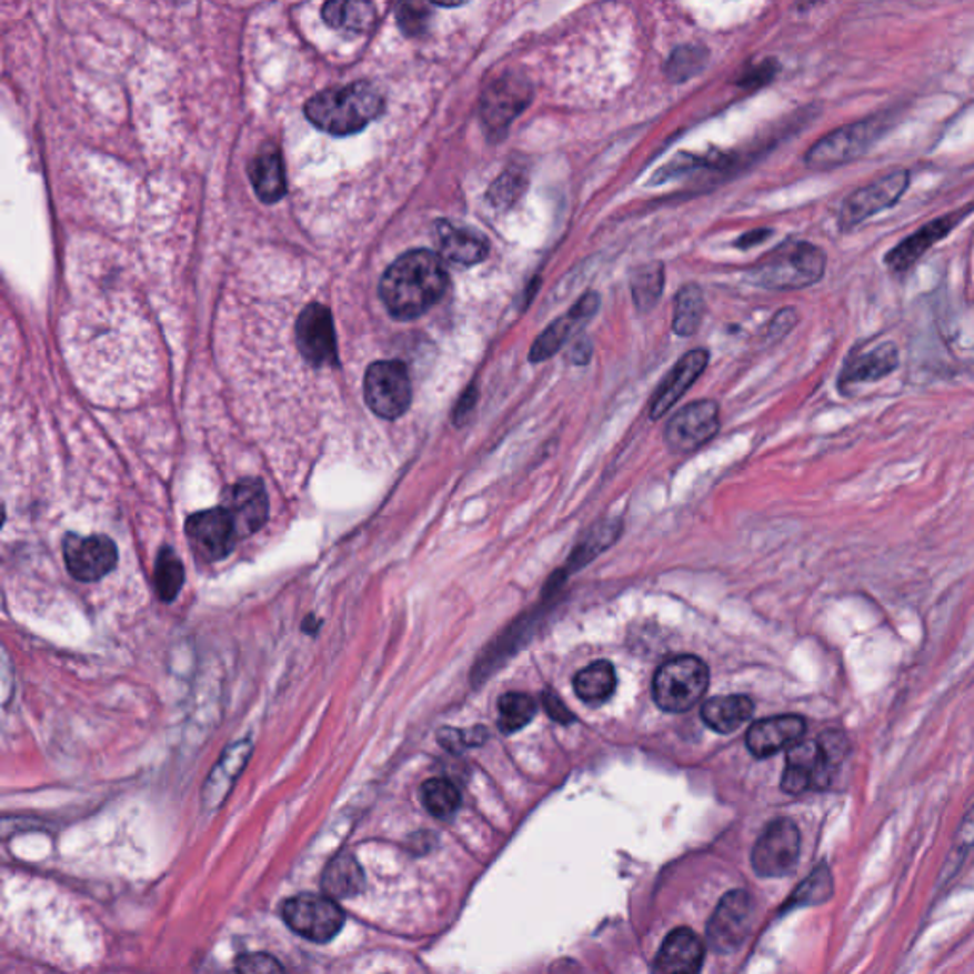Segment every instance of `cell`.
<instances>
[{
    "label": "cell",
    "instance_id": "7dc6e473",
    "mask_svg": "<svg viewBox=\"0 0 974 974\" xmlns=\"http://www.w3.org/2000/svg\"><path fill=\"white\" fill-rule=\"evenodd\" d=\"M776 69H779V66H776L775 61H765L763 66L756 67L752 73L746 74L743 84H749V87L765 84V82H770L775 77Z\"/></svg>",
    "mask_w": 974,
    "mask_h": 974
},
{
    "label": "cell",
    "instance_id": "277c9868",
    "mask_svg": "<svg viewBox=\"0 0 974 974\" xmlns=\"http://www.w3.org/2000/svg\"><path fill=\"white\" fill-rule=\"evenodd\" d=\"M851 744L842 731H826L815 741H800L789 749L781 789L790 795L805 794L809 790L829 789L847 757Z\"/></svg>",
    "mask_w": 974,
    "mask_h": 974
},
{
    "label": "cell",
    "instance_id": "4316f807",
    "mask_svg": "<svg viewBox=\"0 0 974 974\" xmlns=\"http://www.w3.org/2000/svg\"><path fill=\"white\" fill-rule=\"evenodd\" d=\"M752 714H754V703L750 696L744 695L714 696L701 709V717L710 730L725 735L743 727Z\"/></svg>",
    "mask_w": 974,
    "mask_h": 974
},
{
    "label": "cell",
    "instance_id": "74e56055",
    "mask_svg": "<svg viewBox=\"0 0 974 974\" xmlns=\"http://www.w3.org/2000/svg\"><path fill=\"white\" fill-rule=\"evenodd\" d=\"M432 0H398L396 21L402 33L419 37L429 29L431 23Z\"/></svg>",
    "mask_w": 974,
    "mask_h": 974
},
{
    "label": "cell",
    "instance_id": "83f0119b",
    "mask_svg": "<svg viewBox=\"0 0 974 974\" xmlns=\"http://www.w3.org/2000/svg\"><path fill=\"white\" fill-rule=\"evenodd\" d=\"M375 18L372 0H328L322 8L325 26L338 31L368 33L375 26Z\"/></svg>",
    "mask_w": 974,
    "mask_h": 974
},
{
    "label": "cell",
    "instance_id": "ffe728a7",
    "mask_svg": "<svg viewBox=\"0 0 974 974\" xmlns=\"http://www.w3.org/2000/svg\"><path fill=\"white\" fill-rule=\"evenodd\" d=\"M598 309H600V295L596 292L584 293L583 298L579 299L578 303L573 305V309L565 317L558 319L556 322H552L535 339V343H533L530 351L531 362L538 364V362L551 359L554 352L560 351L568 343L570 335L578 332L579 328H583L596 314Z\"/></svg>",
    "mask_w": 974,
    "mask_h": 974
},
{
    "label": "cell",
    "instance_id": "f907efd6",
    "mask_svg": "<svg viewBox=\"0 0 974 974\" xmlns=\"http://www.w3.org/2000/svg\"><path fill=\"white\" fill-rule=\"evenodd\" d=\"M432 2H434V4H438V7L455 8L461 7V4H464V2H469V0H432Z\"/></svg>",
    "mask_w": 974,
    "mask_h": 974
},
{
    "label": "cell",
    "instance_id": "9a60e30c",
    "mask_svg": "<svg viewBox=\"0 0 974 974\" xmlns=\"http://www.w3.org/2000/svg\"><path fill=\"white\" fill-rule=\"evenodd\" d=\"M752 923V898L746 891H731L717 904L706 925L710 948L731 952L743 944Z\"/></svg>",
    "mask_w": 974,
    "mask_h": 974
},
{
    "label": "cell",
    "instance_id": "d4e9b609",
    "mask_svg": "<svg viewBox=\"0 0 974 974\" xmlns=\"http://www.w3.org/2000/svg\"><path fill=\"white\" fill-rule=\"evenodd\" d=\"M250 756H252L250 741H240L225 750V754L213 767L202 790V803L205 809H218L225 802L227 795L231 794L232 784L239 779Z\"/></svg>",
    "mask_w": 974,
    "mask_h": 974
},
{
    "label": "cell",
    "instance_id": "f35d334b",
    "mask_svg": "<svg viewBox=\"0 0 974 974\" xmlns=\"http://www.w3.org/2000/svg\"><path fill=\"white\" fill-rule=\"evenodd\" d=\"M619 533H621V522L598 524L594 530L590 531L589 538L584 539V543L579 546L573 560H579L581 564L589 562L590 558L596 556L598 552L605 551L611 543H615Z\"/></svg>",
    "mask_w": 974,
    "mask_h": 974
},
{
    "label": "cell",
    "instance_id": "f6af8a7d",
    "mask_svg": "<svg viewBox=\"0 0 974 974\" xmlns=\"http://www.w3.org/2000/svg\"><path fill=\"white\" fill-rule=\"evenodd\" d=\"M955 843L962 849L963 853L974 847V805L968 809L967 815L963 816L962 824L955 834Z\"/></svg>",
    "mask_w": 974,
    "mask_h": 974
},
{
    "label": "cell",
    "instance_id": "ab89813d",
    "mask_svg": "<svg viewBox=\"0 0 974 974\" xmlns=\"http://www.w3.org/2000/svg\"><path fill=\"white\" fill-rule=\"evenodd\" d=\"M704 60H706V52L701 48H680L672 53L666 71L672 80L690 79L696 71L703 69Z\"/></svg>",
    "mask_w": 974,
    "mask_h": 974
},
{
    "label": "cell",
    "instance_id": "c3c4849f",
    "mask_svg": "<svg viewBox=\"0 0 974 974\" xmlns=\"http://www.w3.org/2000/svg\"><path fill=\"white\" fill-rule=\"evenodd\" d=\"M590 357H592V343H590L589 339H579V341H575L573 347H571L570 360L573 364H589Z\"/></svg>",
    "mask_w": 974,
    "mask_h": 974
},
{
    "label": "cell",
    "instance_id": "5b68a950",
    "mask_svg": "<svg viewBox=\"0 0 974 974\" xmlns=\"http://www.w3.org/2000/svg\"><path fill=\"white\" fill-rule=\"evenodd\" d=\"M896 124L895 111H882L826 133L805 154L813 170H832L861 159Z\"/></svg>",
    "mask_w": 974,
    "mask_h": 974
},
{
    "label": "cell",
    "instance_id": "5bb4252c",
    "mask_svg": "<svg viewBox=\"0 0 974 974\" xmlns=\"http://www.w3.org/2000/svg\"><path fill=\"white\" fill-rule=\"evenodd\" d=\"M63 558L69 573L82 583H96L109 575L119 562L117 544L106 535H67L63 541Z\"/></svg>",
    "mask_w": 974,
    "mask_h": 974
},
{
    "label": "cell",
    "instance_id": "f1b7e54d",
    "mask_svg": "<svg viewBox=\"0 0 974 974\" xmlns=\"http://www.w3.org/2000/svg\"><path fill=\"white\" fill-rule=\"evenodd\" d=\"M364 872L360 868L359 861L349 853L335 856L322 875L325 895L332 896L335 901L360 895L364 891Z\"/></svg>",
    "mask_w": 974,
    "mask_h": 974
},
{
    "label": "cell",
    "instance_id": "60d3db41",
    "mask_svg": "<svg viewBox=\"0 0 974 974\" xmlns=\"http://www.w3.org/2000/svg\"><path fill=\"white\" fill-rule=\"evenodd\" d=\"M485 736L488 733H485L484 727H476L472 731L442 730L438 733V741L445 750L461 752V750L471 749V746H480L484 743Z\"/></svg>",
    "mask_w": 974,
    "mask_h": 974
},
{
    "label": "cell",
    "instance_id": "bcb514c9",
    "mask_svg": "<svg viewBox=\"0 0 974 974\" xmlns=\"http://www.w3.org/2000/svg\"><path fill=\"white\" fill-rule=\"evenodd\" d=\"M543 706L549 712V716L552 720H556V722L570 723L573 720V714H571L570 710L565 709V704L556 695L549 693V691L543 695Z\"/></svg>",
    "mask_w": 974,
    "mask_h": 974
},
{
    "label": "cell",
    "instance_id": "4dcf8cb0",
    "mask_svg": "<svg viewBox=\"0 0 974 974\" xmlns=\"http://www.w3.org/2000/svg\"><path fill=\"white\" fill-rule=\"evenodd\" d=\"M704 319L703 290L696 284H685L676 293L674 301V322L672 328L677 335L690 338L696 333Z\"/></svg>",
    "mask_w": 974,
    "mask_h": 974
},
{
    "label": "cell",
    "instance_id": "30bf717a",
    "mask_svg": "<svg viewBox=\"0 0 974 974\" xmlns=\"http://www.w3.org/2000/svg\"><path fill=\"white\" fill-rule=\"evenodd\" d=\"M802 853V834L794 821L776 819L752 849V868L760 877H784L795 868Z\"/></svg>",
    "mask_w": 974,
    "mask_h": 974
},
{
    "label": "cell",
    "instance_id": "d590c367",
    "mask_svg": "<svg viewBox=\"0 0 974 974\" xmlns=\"http://www.w3.org/2000/svg\"><path fill=\"white\" fill-rule=\"evenodd\" d=\"M834 891L832 872L826 864H821L800 887L795 888L794 895L790 896L789 908L819 906L822 902H829L834 896Z\"/></svg>",
    "mask_w": 974,
    "mask_h": 974
},
{
    "label": "cell",
    "instance_id": "ee69618b",
    "mask_svg": "<svg viewBox=\"0 0 974 974\" xmlns=\"http://www.w3.org/2000/svg\"><path fill=\"white\" fill-rule=\"evenodd\" d=\"M478 394L480 392H478L476 383H472V385L466 386V391L459 398L458 405L453 410V423L458 424V426L466 423L469 418H471V413L478 404Z\"/></svg>",
    "mask_w": 974,
    "mask_h": 974
},
{
    "label": "cell",
    "instance_id": "b9f144b4",
    "mask_svg": "<svg viewBox=\"0 0 974 974\" xmlns=\"http://www.w3.org/2000/svg\"><path fill=\"white\" fill-rule=\"evenodd\" d=\"M234 968L240 973H274V971L280 973V971H284L277 957L267 954L240 955Z\"/></svg>",
    "mask_w": 974,
    "mask_h": 974
},
{
    "label": "cell",
    "instance_id": "6da1fadb",
    "mask_svg": "<svg viewBox=\"0 0 974 974\" xmlns=\"http://www.w3.org/2000/svg\"><path fill=\"white\" fill-rule=\"evenodd\" d=\"M448 271L438 253L413 250L386 269L379 295L398 320H413L431 311L448 290Z\"/></svg>",
    "mask_w": 974,
    "mask_h": 974
},
{
    "label": "cell",
    "instance_id": "7bdbcfd3",
    "mask_svg": "<svg viewBox=\"0 0 974 974\" xmlns=\"http://www.w3.org/2000/svg\"><path fill=\"white\" fill-rule=\"evenodd\" d=\"M797 322H800V314H797L794 307L781 309V311L776 312L775 317H773L770 325H767V339L773 341V343H775V341H781L782 338H786V335L794 330Z\"/></svg>",
    "mask_w": 974,
    "mask_h": 974
},
{
    "label": "cell",
    "instance_id": "3957f363",
    "mask_svg": "<svg viewBox=\"0 0 974 974\" xmlns=\"http://www.w3.org/2000/svg\"><path fill=\"white\" fill-rule=\"evenodd\" d=\"M829 255L807 240H786L746 272V279L770 292H794L821 282Z\"/></svg>",
    "mask_w": 974,
    "mask_h": 974
},
{
    "label": "cell",
    "instance_id": "4fadbf2b",
    "mask_svg": "<svg viewBox=\"0 0 974 974\" xmlns=\"http://www.w3.org/2000/svg\"><path fill=\"white\" fill-rule=\"evenodd\" d=\"M720 431V405L714 400H696L674 413L666 424V444L674 453H691Z\"/></svg>",
    "mask_w": 974,
    "mask_h": 974
},
{
    "label": "cell",
    "instance_id": "e0dca14e",
    "mask_svg": "<svg viewBox=\"0 0 974 974\" xmlns=\"http://www.w3.org/2000/svg\"><path fill=\"white\" fill-rule=\"evenodd\" d=\"M295 339L301 354L312 365H332L338 360V343L332 312L324 305L307 307L295 325Z\"/></svg>",
    "mask_w": 974,
    "mask_h": 974
},
{
    "label": "cell",
    "instance_id": "7a4b0ae2",
    "mask_svg": "<svg viewBox=\"0 0 974 974\" xmlns=\"http://www.w3.org/2000/svg\"><path fill=\"white\" fill-rule=\"evenodd\" d=\"M385 109V100L372 82L359 80L333 88L307 101L305 114L314 127L330 135L345 138L364 130Z\"/></svg>",
    "mask_w": 974,
    "mask_h": 974
},
{
    "label": "cell",
    "instance_id": "603a6c76",
    "mask_svg": "<svg viewBox=\"0 0 974 974\" xmlns=\"http://www.w3.org/2000/svg\"><path fill=\"white\" fill-rule=\"evenodd\" d=\"M704 962V944L691 928L672 931L655 957V973H696Z\"/></svg>",
    "mask_w": 974,
    "mask_h": 974
},
{
    "label": "cell",
    "instance_id": "836d02e7",
    "mask_svg": "<svg viewBox=\"0 0 974 974\" xmlns=\"http://www.w3.org/2000/svg\"><path fill=\"white\" fill-rule=\"evenodd\" d=\"M421 802L432 816L451 819L461 807V794L448 779H431L421 786Z\"/></svg>",
    "mask_w": 974,
    "mask_h": 974
},
{
    "label": "cell",
    "instance_id": "7402d4cb",
    "mask_svg": "<svg viewBox=\"0 0 974 974\" xmlns=\"http://www.w3.org/2000/svg\"><path fill=\"white\" fill-rule=\"evenodd\" d=\"M898 364H901L898 347L893 341H885L868 351L851 354L843 365L837 385L840 389H847L849 385L877 383L895 372Z\"/></svg>",
    "mask_w": 974,
    "mask_h": 974
},
{
    "label": "cell",
    "instance_id": "1f68e13d",
    "mask_svg": "<svg viewBox=\"0 0 974 974\" xmlns=\"http://www.w3.org/2000/svg\"><path fill=\"white\" fill-rule=\"evenodd\" d=\"M664 290L663 263H647L637 267L630 279V292L637 311L650 312L659 303Z\"/></svg>",
    "mask_w": 974,
    "mask_h": 974
},
{
    "label": "cell",
    "instance_id": "d6986e66",
    "mask_svg": "<svg viewBox=\"0 0 974 974\" xmlns=\"http://www.w3.org/2000/svg\"><path fill=\"white\" fill-rule=\"evenodd\" d=\"M239 528L240 538H248L265 524L269 516V498L259 480H242L227 488L223 504Z\"/></svg>",
    "mask_w": 974,
    "mask_h": 974
},
{
    "label": "cell",
    "instance_id": "7c38bea8",
    "mask_svg": "<svg viewBox=\"0 0 974 974\" xmlns=\"http://www.w3.org/2000/svg\"><path fill=\"white\" fill-rule=\"evenodd\" d=\"M974 213V202H968L960 210L944 213L941 218L928 221L925 225L920 227L917 231L912 232L910 237L901 240L898 244L885 255V265L895 274H904L925 255V253L935 248L938 242L946 239L948 234L962 225L963 221Z\"/></svg>",
    "mask_w": 974,
    "mask_h": 974
},
{
    "label": "cell",
    "instance_id": "ac0fdd59",
    "mask_svg": "<svg viewBox=\"0 0 974 974\" xmlns=\"http://www.w3.org/2000/svg\"><path fill=\"white\" fill-rule=\"evenodd\" d=\"M807 723L802 716L784 714V716L765 717L752 723L746 731V746L752 756H775L782 750H789L803 741Z\"/></svg>",
    "mask_w": 974,
    "mask_h": 974
},
{
    "label": "cell",
    "instance_id": "9c48e42d",
    "mask_svg": "<svg viewBox=\"0 0 974 974\" xmlns=\"http://www.w3.org/2000/svg\"><path fill=\"white\" fill-rule=\"evenodd\" d=\"M364 398L365 404L379 418H402L411 404L408 368L398 360H383L370 365L364 378Z\"/></svg>",
    "mask_w": 974,
    "mask_h": 974
},
{
    "label": "cell",
    "instance_id": "44dd1931",
    "mask_svg": "<svg viewBox=\"0 0 974 974\" xmlns=\"http://www.w3.org/2000/svg\"><path fill=\"white\" fill-rule=\"evenodd\" d=\"M706 365H709V352L704 349L687 352L670 370L666 379L651 398L650 418L656 421V419L663 418L664 413H669L670 408L676 404L677 400L690 391V386L695 383L696 379L703 375Z\"/></svg>",
    "mask_w": 974,
    "mask_h": 974
},
{
    "label": "cell",
    "instance_id": "ba28073f",
    "mask_svg": "<svg viewBox=\"0 0 974 974\" xmlns=\"http://www.w3.org/2000/svg\"><path fill=\"white\" fill-rule=\"evenodd\" d=\"M912 173L910 170H895L883 178L872 181L868 185L856 189L843 200L837 225L843 232L853 231L875 213L888 210L908 191Z\"/></svg>",
    "mask_w": 974,
    "mask_h": 974
},
{
    "label": "cell",
    "instance_id": "484cf974",
    "mask_svg": "<svg viewBox=\"0 0 974 974\" xmlns=\"http://www.w3.org/2000/svg\"><path fill=\"white\" fill-rule=\"evenodd\" d=\"M253 191L259 199L272 204L279 202L285 194L284 162L277 147H267L259 151L248 168Z\"/></svg>",
    "mask_w": 974,
    "mask_h": 974
},
{
    "label": "cell",
    "instance_id": "e575fe53",
    "mask_svg": "<svg viewBox=\"0 0 974 974\" xmlns=\"http://www.w3.org/2000/svg\"><path fill=\"white\" fill-rule=\"evenodd\" d=\"M185 583V570L180 556L167 546L160 551L154 565V589L162 602H173Z\"/></svg>",
    "mask_w": 974,
    "mask_h": 974
},
{
    "label": "cell",
    "instance_id": "52a82bcc",
    "mask_svg": "<svg viewBox=\"0 0 974 974\" xmlns=\"http://www.w3.org/2000/svg\"><path fill=\"white\" fill-rule=\"evenodd\" d=\"M282 917L293 933L319 944L333 941L345 925V912L335 898L312 893L293 896L285 902Z\"/></svg>",
    "mask_w": 974,
    "mask_h": 974
},
{
    "label": "cell",
    "instance_id": "681fc988",
    "mask_svg": "<svg viewBox=\"0 0 974 974\" xmlns=\"http://www.w3.org/2000/svg\"><path fill=\"white\" fill-rule=\"evenodd\" d=\"M771 232H773L771 229H756V231L746 232L741 239L736 240V245H739L741 250H750V248L762 244V242L770 239Z\"/></svg>",
    "mask_w": 974,
    "mask_h": 974
},
{
    "label": "cell",
    "instance_id": "2e32d148",
    "mask_svg": "<svg viewBox=\"0 0 974 974\" xmlns=\"http://www.w3.org/2000/svg\"><path fill=\"white\" fill-rule=\"evenodd\" d=\"M187 535L208 560L229 556L240 539L239 528L225 506L193 514L187 520Z\"/></svg>",
    "mask_w": 974,
    "mask_h": 974
},
{
    "label": "cell",
    "instance_id": "8d00e7d4",
    "mask_svg": "<svg viewBox=\"0 0 974 974\" xmlns=\"http://www.w3.org/2000/svg\"><path fill=\"white\" fill-rule=\"evenodd\" d=\"M525 187H528V178L522 170H506L491 183L488 202L499 210L511 208L524 194Z\"/></svg>",
    "mask_w": 974,
    "mask_h": 974
},
{
    "label": "cell",
    "instance_id": "8fae6325",
    "mask_svg": "<svg viewBox=\"0 0 974 974\" xmlns=\"http://www.w3.org/2000/svg\"><path fill=\"white\" fill-rule=\"evenodd\" d=\"M530 80L522 74H504L485 90L480 100V114L491 138H501L509 130L512 120L530 106Z\"/></svg>",
    "mask_w": 974,
    "mask_h": 974
},
{
    "label": "cell",
    "instance_id": "d6a6232c",
    "mask_svg": "<svg viewBox=\"0 0 974 974\" xmlns=\"http://www.w3.org/2000/svg\"><path fill=\"white\" fill-rule=\"evenodd\" d=\"M538 714V703L525 693H506L499 699V730L504 735H512L524 730Z\"/></svg>",
    "mask_w": 974,
    "mask_h": 974
},
{
    "label": "cell",
    "instance_id": "f546056e",
    "mask_svg": "<svg viewBox=\"0 0 974 974\" xmlns=\"http://www.w3.org/2000/svg\"><path fill=\"white\" fill-rule=\"evenodd\" d=\"M575 693L584 703L596 704L608 701L616 690V674L610 661H596L581 670L575 682Z\"/></svg>",
    "mask_w": 974,
    "mask_h": 974
},
{
    "label": "cell",
    "instance_id": "cb8c5ba5",
    "mask_svg": "<svg viewBox=\"0 0 974 974\" xmlns=\"http://www.w3.org/2000/svg\"><path fill=\"white\" fill-rule=\"evenodd\" d=\"M436 239L442 258L458 265H478L490 255V242L485 237L444 219L436 223Z\"/></svg>",
    "mask_w": 974,
    "mask_h": 974
},
{
    "label": "cell",
    "instance_id": "8992f818",
    "mask_svg": "<svg viewBox=\"0 0 974 974\" xmlns=\"http://www.w3.org/2000/svg\"><path fill=\"white\" fill-rule=\"evenodd\" d=\"M706 664L695 655L672 656L653 677V699L664 712H687L709 690Z\"/></svg>",
    "mask_w": 974,
    "mask_h": 974
}]
</instances>
